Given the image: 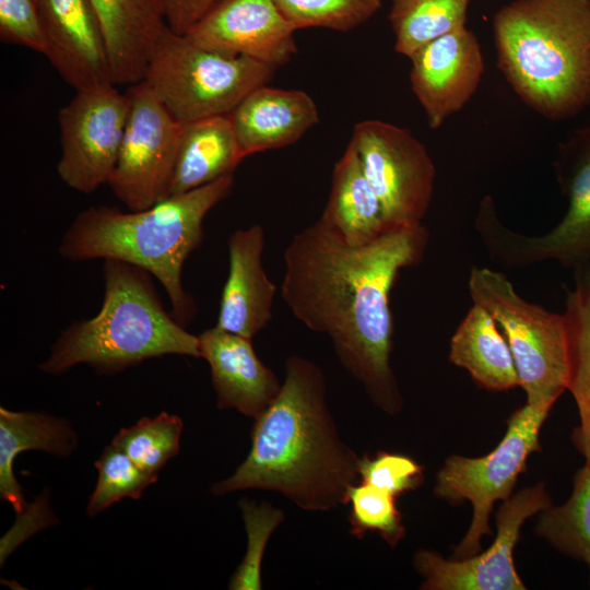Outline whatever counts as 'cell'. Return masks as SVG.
Masks as SVG:
<instances>
[{
  "label": "cell",
  "instance_id": "cell-18",
  "mask_svg": "<svg viewBox=\"0 0 590 590\" xmlns=\"http://www.w3.org/2000/svg\"><path fill=\"white\" fill-rule=\"evenodd\" d=\"M264 232L259 224L228 238V275L215 327L252 339L270 322L276 286L262 264Z\"/></svg>",
  "mask_w": 590,
  "mask_h": 590
},
{
  "label": "cell",
  "instance_id": "cell-33",
  "mask_svg": "<svg viewBox=\"0 0 590 590\" xmlns=\"http://www.w3.org/2000/svg\"><path fill=\"white\" fill-rule=\"evenodd\" d=\"M358 475L362 482L399 496L422 484L423 467L409 456L379 451L373 458L359 457Z\"/></svg>",
  "mask_w": 590,
  "mask_h": 590
},
{
  "label": "cell",
  "instance_id": "cell-24",
  "mask_svg": "<svg viewBox=\"0 0 590 590\" xmlns=\"http://www.w3.org/2000/svg\"><path fill=\"white\" fill-rule=\"evenodd\" d=\"M449 359L485 389L504 391L520 386L507 340L494 318L480 305L473 304L456 329Z\"/></svg>",
  "mask_w": 590,
  "mask_h": 590
},
{
  "label": "cell",
  "instance_id": "cell-1",
  "mask_svg": "<svg viewBox=\"0 0 590 590\" xmlns=\"http://www.w3.org/2000/svg\"><path fill=\"white\" fill-rule=\"evenodd\" d=\"M428 238L421 224L351 246L317 221L295 234L284 251L282 299L310 331L331 339L344 368L389 414L403 404L390 365V292L402 269L423 260Z\"/></svg>",
  "mask_w": 590,
  "mask_h": 590
},
{
  "label": "cell",
  "instance_id": "cell-7",
  "mask_svg": "<svg viewBox=\"0 0 590 590\" xmlns=\"http://www.w3.org/2000/svg\"><path fill=\"white\" fill-rule=\"evenodd\" d=\"M566 211L547 233L529 236L508 228L489 196L482 199L474 228L489 256L509 268L557 261L573 270L590 264V123L558 143L553 163Z\"/></svg>",
  "mask_w": 590,
  "mask_h": 590
},
{
  "label": "cell",
  "instance_id": "cell-8",
  "mask_svg": "<svg viewBox=\"0 0 590 590\" xmlns=\"http://www.w3.org/2000/svg\"><path fill=\"white\" fill-rule=\"evenodd\" d=\"M473 304L502 328L527 403L550 409L567 390L569 352L564 314L522 298L505 274L473 267L468 281Z\"/></svg>",
  "mask_w": 590,
  "mask_h": 590
},
{
  "label": "cell",
  "instance_id": "cell-28",
  "mask_svg": "<svg viewBox=\"0 0 590 590\" xmlns=\"http://www.w3.org/2000/svg\"><path fill=\"white\" fill-rule=\"evenodd\" d=\"M181 430L179 416L162 412L153 418L142 417L135 425L120 429L111 444L141 469L157 474L178 453Z\"/></svg>",
  "mask_w": 590,
  "mask_h": 590
},
{
  "label": "cell",
  "instance_id": "cell-29",
  "mask_svg": "<svg viewBox=\"0 0 590 590\" xmlns=\"http://www.w3.org/2000/svg\"><path fill=\"white\" fill-rule=\"evenodd\" d=\"M98 479L87 504V515L96 516L125 497L139 499L144 488L157 480V474L141 469L120 448L110 444L95 462Z\"/></svg>",
  "mask_w": 590,
  "mask_h": 590
},
{
  "label": "cell",
  "instance_id": "cell-13",
  "mask_svg": "<svg viewBox=\"0 0 590 590\" xmlns=\"http://www.w3.org/2000/svg\"><path fill=\"white\" fill-rule=\"evenodd\" d=\"M551 498L543 484L526 487L502 504L497 535L488 550L463 559H445L438 553L420 550L413 564L427 590H522L512 553L520 529L531 516L548 508Z\"/></svg>",
  "mask_w": 590,
  "mask_h": 590
},
{
  "label": "cell",
  "instance_id": "cell-26",
  "mask_svg": "<svg viewBox=\"0 0 590 590\" xmlns=\"http://www.w3.org/2000/svg\"><path fill=\"white\" fill-rule=\"evenodd\" d=\"M471 0H391L394 50L410 58L427 43L465 26Z\"/></svg>",
  "mask_w": 590,
  "mask_h": 590
},
{
  "label": "cell",
  "instance_id": "cell-30",
  "mask_svg": "<svg viewBox=\"0 0 590 590\" xmlns=\"http://www.w3.org/2000/svg\"><path fill=\"white\" fill-rule=\"evenodd\" d=\"M396 497L388 491L362 481L352 485L346 495V504L351 506V534L362 539L369 531L377 532L394 547L405 535Z\"/></svg>",
  "mask_w": 590,
  "mask_h": 590
},
{
  "label": "cell",
  "instance_id": "cell-20",
  "mask_svg": "<svg viewBox=\"0 0 590 590\" xmlns=\"http://www.w3.org/2000/svg\"><path fill=\"white\" fill-rule=\"evenodd\" d=\"M91 1L101 23L113 83L130 86L142 81L166 26L162 1Z\"/></svg>",
  "mask_w": 590,
  "mask_h": 590
},
{
  "label": "cell",
  "instance_id": "cell-34",
  "mask_svg": "<svg viewBox=\"0 0 590 590\" xmlns=\"http://www.w3.org/2000/svg\"><path fill=\"white\" fill-rule=\"evenodd\" d=\"M0 39L45 56L47 46L37 0H0Z\"/></svg>",
  "mask_w": 590,
  "mask_h": 590
},
{
  "label": "cell",
  "instance_id": "cell-21",
  "mask_svg": "<svg viewBox=\"0 0 590 590\" xmlns=\"http://www.w3.org/2000/svg\"><path fill=\"white\" fill-rule=\"evenodd\" d=\"M318 222L351 246L369 244L388 231L381 204L351 142L334 165L331 191Z\"/></svg>",
  "mask_w": 590,
  "mask_h": 590
},
{
  "label": "cell",
  "instance_id": "cell-11",
  "mask_svg": "<svg viewBox=\"0 0 590 590\" xmlns=\"http://www.w3.org/2000/svg\"><path fill=\"white\" fill-rule=\"evenodd\" d=\"M130 111L107 185L130 211H140L169 196L181 122L175 119L142 80L128 86Z\"/></svg>",
  "mask_w": 590,
  "mask_h": 590
},
{
  "label": "cell",
  "instance_id": "cell-32",
  "mask_svg": "<svg viewBox=\"0 0 590 590\" xmlns=\"http://www.w3.org/2000/svg\"><path fill=\"white\" fill-rule=\"evenodd\" d=\"M239 508L248 536L246 555L233 574L229 589L260 590L261 562L267 543L273 531L284 520L282 510L268 503L257 504L244 497Z\"/></svg>",
  "mask_w": 590,
  "mask_h": 590
},
{
  "label": "cell",
  "instance_id": "cell-35",
  "mask_svg": "<svg viewBox=\"0 0 590 590\" xmlns=\"http://www.w3.org/2000/svg\"><path fill=\"white\" fill-rule=\"evenodd\" d=\"M167 26L186 34L221 0H161Z\"/></svg>",
  "mask_w": 590,
  "mask_h": 590
},
{
  "label": "cell",
  "instance_id": "cell-12",
  "mask_svg": "<svg viewBox=\"0 0 590 590\" xmlns=\"http://www.w3.org/2000/svg\"><path fill=\"white\" fill-rule=\"evenodd\" d=\"M105 83L75 91L59 110L61 154L57 175L69 188L92 193L107 185L130 111V97Z\"/></svg>",
  "mask_w": 590,
  "mask_h": 590
},
{
  "label": "cell",
  "instance_id": "cell-22",
  "mask_svg": "<svg viewBox=\"0 0 590 590\" xmlns=\"http://www.w3.org/2000/svg\"><path fill=\"white\" fill-rule=\"evenodd\" d=\"M243 160L228 115L181 122L168 198L233 174Z\"/></svg>",
  "mask_w": 590,
  "mask_h": 590
},
{
  "label": "cell",
  "instance_id": "cell-16",
  "mask_svg": "<svg viewBox=\"0 0 590 590\" xmlns=\"http://www.w3.org/2000/svg\"><path fill=\"white\" fill-rule=\"evenodd\" d=\"M45 57L74 91L113 83L105 40L91 0H37ZM114 84V83H113Z\"/></svg>",
  "mask_w": 590,
  "mask_h": 590
},
{
  "label": "cell",
  "instance_id": "cell-3",
  "mask_svg": "<svg viewBox=\"0 0 590 590\" xmlns=\"http://www.w3.org/2000/svg\"><path fill=\"white\" fill-rule=\"evenodd\" d=\"M233 184L229 174L140 211L88 206L74 217L58 252L68 261L114 259L149 271L165 288L174 317L186 326L197 308L182 285L184 264L202 243L206 214Z\"/></svg>",
  "mask_w": 590,
  "mask_h": 590
},
{
  "label": "cell",
  "instance_id": "cell-17",
  "mask_svg": "<svg viewBox=\"0 0 590 590\" xmlns=\"http://www.w3.org/2000/svg\"><path fill=\"white\" fill-rule=\"evenodd\" d=\"M199 337L200 354L210 365L217 408L258 417L273 402L281 384L257 356L251 339L213 327Z\"/></svg>",
  "mask_w": 590,
  "mask_h": 590
},
{
  "label": "cell",
  "instance_id": "cell-2",
  "mask_svg": "<svg viewBox=\"0 0 590 590\" xmlns=\"http://www.w3.org/2000/svg\"><path fill=\"white\" fill-rule=\"evenodd\" d=\"M255 420L247 458L212 485V494L273 491L308 511L346 504L349 488L359 480V457L338 434L320 367L287 357L279 394Z\"/></svg>",
  "mask_w": 590,
  "mask_h": 590
},
{
  "label": "cell",
  "instance_id": "cell-14",
  "mask_svg": "<svg viewBox=\"0 0 590 590\" xmlns=\"http://www.w3.org/2000/svg\"><path fill=\"white\" fill-rule=\"evenodd\" d=\"M409 59L411 90L430 129L469 103L484 73L480 42L467 26L427 43Z\"/></svg>",
  "mask_w": 590,
  "mask_h": 590
},
{
  "label": "cell",
  "instance_id": "cell-10",
  "mask_svg": "<svg viewBox=\"0 0 590 590\" xmlns=\"http://www.w3.org/2000/svg\"><path fill=\"white\" fill-rule=\"evenodd\" d=\"M350 142L381 204L387 229L421 225L436 178L424 144L409 129L375 119L356 123Z\"/></svg>",
  "mask_w": 590,
  "mask_h": 590
},
{
  "label": "cell",
  "instance_id": "cell-5",
  "mask_svg": "<svg viewBox=\"0 0 590 590\" xmlns=\"http://www.w3.org/2000/svg\"><path fill=\"white\" fill-rule=\"evenodd\" d=\"M103 278L101 310L63 330L39 369L58 375L87 364L97 373L114 374L169 354L201 357L199 337L165 309L149 271L107 259Z\"/></svg>",
  "mask_w": 590,
  "mask_h": 590
},
{
  "label": "cell",
  "instance_id": "cell-19",
  "mask_svg": "<svg viewBox=\"0 0 590 590\" xmlns=\"http://www.w3.org/2000/svg\"><path fill=\"white\" fill-rule=\"evenodd\" d=\"M228 117L244 158L295 143L319 122L308 94L266 84L252 90Z\"/></svg>",
  "mask_w": 590,
  "mask_h": 590
},
{
  "label": "cell",
  "instance_id": "cell-27",
  "mask_svg": "<svg viewBox=\"0 0 590 590\" xmlns=\"http://www.w3.org/2000/svg\"><path fill=\"white\" fill-rule=\"evenodd\" d=\"M536 532L558 552L590 562V464L576 472L573 493L565 504L541 511Z\"/></svg>",
  "mask_w": 590,
  "mask_h": 590
},
{
  "label": "cell",
  "instance_id": "cell-9",
  "mask_svg": "<svg viewBox=\"0 0 590 590\" xmlns=\"http://www.w3.org/2000/svg\"><path fill=\"white\" fill-rule=\"evenodd\" d=\"M550 409L527 403L507 422V432L493 451L480 458L452 455L436 477L434 493L448 502L469 500L473 507L468 532L453 558L479 554L482 538L491 533L489 515L496 500L510 497L530 453L540 450L539 433Z\"/></svg>",
  "mask_w": 590,
  "mask_h": 590
},
{
  "label": "cell",
  "instance_id": "cell-36",
  "mask_svg": "<svg viewBox=\"0 0 590 590\" xmlns=\"http://www.w3.org/2000/svg\"><path fill=\"white\" fill-rule=\"evenodd\" d=\"M588 564H589V568H590V562Z\"/></svg>",
  "mask_w": 590,
  "mask_h": 590
},
{
  "label": "cell",
  "instance_id": "cell-31",
  "mask_svg": "<svg viewBox=\"0 0 590 590\" xmlns=\"http://www.w3.org/2000/svg\"><path fill=\"white\" fill-rule=\"evenodd\" d=\"M283 16L296 27L351 31L373 17L382 0H273Z\"/></svg>",
  "mask_w": 590,
  "mask_h": 590
},
{
  "label": "cell",
  "instance_id": "cell-15",
  "mask_svg": "<svg viewBox=\"0 0 590 590\" xmlns=\"http://www.w3.org/2000/svg\"><path fill=\"white\" fill-rule=\"evenodd\" d=\"M296 31L273 0H221L186 35L208 49L275 68L296 52Z\"/></svg>",
  "mask_w": 590,
  "mask_h": 590
},
{
  "label": "cell",
  "instance_id": "cell-6",
  "mask_svg": "<svg viewBox=\"0 0 590 590\" xmlns=\"http://www.w3.org/2000/svg\"><path fill=\"white\" fill-rule=\"evenodd\" d=\"M273 67L202 47L166 24L150 56L144 81L179 122L229 115Z\"/></svg>",
  "mask_w": 590,
  "mask_h": 590
},
{
  "label": "cell",
  "instance_id": "cell-23",
  "mask_svg": "<svg viewBox=\"0 0 590 590\" xmlns=\"http://www.w3.org/2000/svg\"><path fill=\"white\" fill-rule=\"evenodd\" d=\"M78 437L70 424L45 412H16L0 408V496L22 514L23 488L13 473L15 457L25 450H43L67 457Z\"/></svg>",
  "mask_w": 590,
  "mask_h": 590
},
{
  "label": "cell",
  "instance_id": "cell-4",
  "mask_svg": "<svg viewBox=\"0 0 590 590\" xmlns=\"http://www.w3.org/2000/svg\"><path fill=\"white\" fill-rule=\"evenodd\" d=\"M496 67L548 120L590 106V0H511L493 17Z\"/></svg>",
  "mask_w": 590,
  "mask_h": 590
},
{
  "label": "cell",
  "instance_id": "cell-25",
  "mask_svg": "<svg viewBox=\"0 0 590 590\" xmlns=\"http://www.w3.org/2000/svg\"><path fill=\"white\" fill-rule=\"evenodd\" d=\"M563 314L569 352L567 390L575 399L580 417L571 439L590 464V264L574 270V285L566 288Z\"/></svg>",
  "mask_w": 590,
  "mask_h": 590
}]
</instances>
